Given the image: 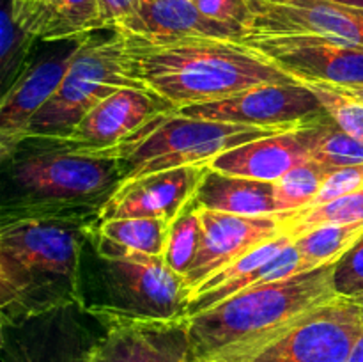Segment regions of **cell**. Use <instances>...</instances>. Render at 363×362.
Wrapping results in <instances>:
<instances>
[{"instance_id": "1", "label": "cell", "mask_w": 363, "mask_h": 362, "mask_svg": "<svg viewBox=\"0 0 363 362\" xmlns=\"http://www.w3.org/2000/svg\"><path fill=\"white\" fill-rule=\"evenodd\" d=\"M96 215L0 220V312L4 327L84 304L82 251Z\"/></svg>"}, {"instance_id": "2", "label": "cell", "mask_w": 363, "mask_h": 362, "mask_svg": "<svg viewBox=\"0 0 363 362\" xmlns=\"http://www.w3.org/2000/svg\"><path fill=\"white\" fill-rule=\"evenodd\" d=\"M124 38L135 77L176 110L233 98L259 85L298 82L236 39Z\"/></svg>"}, {"instance_id": "3", "label": "cell", "mask_w": 363, "mask_h": 362, "mask_svg": "<svg viewBox=\"0 0 363 362\" xmlns=\"http://www.w3.org/2000/svg\"><path fill=\"white\" fill-rule=\"evenodd\" d=\"M333 270L335 265H325L254 286L186 318L191 362H220L268 343L337 297Z\"/></svg>"}, {"instance_id": "4", "label": "cell", "mask_w": 363, "mask_h": 362, "mask_svg": "<svg viewBox=\"0 0 363 362\" xmlns=\"http://www.w3.org/2000/svg\"><path fill=\"white\" fill-rule=\"evenodd\" d=\"M13 194L2 220L39 215H99L124 183V165L112 151L39 146L11 160Z\"/></svg>"}, {"instance_id": "5", "label": "cell", "mask_w": 363, "mask_h": 362, "mask_svg": "<svg viewBox=\"0 0 363 362\" xmlns=\"http://www.w3.org/2000/svg\"><path fill=\"white\" fill-rule=\"evenodd\" d=\"M101 32L80 39L59 89L32 121L25 144L62 141L110 94L123 87H145L135 77L123 32Z\"/></svg>"}, {"instance_id": "6", "label": "cell", "mask_w": 363, "mask_h": 362, "mask_svg": "<svg viewBox=\"0 0 363 362\" xmlns=\"http://www.w3.org/2000/svg\"><path fill=\"white\" fill-rule=\"evenodd\" d=\"M280 131L287 130L199 119L172 110L112 153L123 160L124 181H130L160 170L208 165L222 153Z\"/></svg>"}, {"instance_id": "7", "label": "cell", "mask_w": 363, "mask_h": 362, "mask_svg": "<svg viewBox=\"0 0 363 362\" xmlns=\"http://www.w3.org/2000/svg\"><path fill=\"white\" fill-rule=\"evenodd\" d=\"M96 254L105 261L106 287L112 302L99 311L135 319L186 318L184 277L174 272L163 256L145 254L92 231Z\"/></svg>"}, {"instance_id": "8", "label": "cell", "mask_w": 363, "mask_h": 362, "mask_svg": "<svg viewBox=\"0 0 363 362\" xmlns=\"http://www.w3.org/2000/svg\"><path fill=\"white\" fill-rule=\"evenodd\" d=\"M362 330V300L337 295L268 343L220 362H350Z\"/></svg>"}, {"instance_id": "9", "label": "cell", "mask_w": 363, "mask_h": 362, "mask_svg": "<svg viewBox=\"0 0 363 362\" xmlns=\"http://www.w3.org/2000/svg\"><path fill=\"white\" fill-rule=\"evenodd\" d=\"M240 41L301 84L363 85L362 46L303 34H247Z\"/></svg>"}, {"instance_id": "10", "label": "cell", "mask_w": 363, "mask_h": 362, "mask_svg": "<svg viewBox=\"0 0 363 362\" xmlns=\"http://www.w3.org/2000/svg\"><path fill=\"white\" fill-rule=\"evenodd\" d=\"M103 334L84 350V362H191L186 318L135 319L92 307Z\"/></svg>"}, {"instance_id": "11", "label": "cell", "mask_w": 363, "mask_h": 362, "mask_svg": "<svg viewBox=\"0 0 363 362\" xmlns=\"http://www.w3.org/2000/svg\"><path fill=\"white\" fill-rule=\"evenodd\" d=\"M177 112L199 119L282 130H296L318 117L326 116L314 91L301 82L259 85L233 98L186 106Z\"/></svg>"}, {"instance_id": "12", "label": "cell", "mask_w": 363, "mask_h": 362, "mask_svg": "<svg viewBox=\"0 0 363 362\" xmlns=\"http://www.w3.org/2000/svg\"><path fill=\"white\" fill-rule=\"evenodd\" d=\"M80 41H64L59 52L39 57L21 70L0 103V158L11 162L30 135L39 110L52 99Z\"/></svg>"}, {"instance_id": "13", "label": "cell", "mask_w": 363, "mask_h": 362, "mask_svg": "<svg viewBox=\"0 0 363 362\" xmlns=\"http://www.w3.org/2000/svg\"><path fill=\"white\" fill-rule=\"evenodd\" d=\"M172 110L176 109L151 89L123 87L96 105L66 138L39 146L113 151L160 116Z\"/></svg>"}, {"instance_id": "14", "label": "cell", "mask_w": 363, "mask_h": 362, "mask_svg": "<svg viewBox=\"0 0 363 362\" xmlns=\"http://www.w3.org/2000/svg\"><path fill=\"white\" fill-rule=\"evenodd\" d=\"M201 247L190 272L184 275L188 297L209 277L243 258L266 241L287 234L279 215L241 216L199 206Z\"/></svg>"}, {"instance_id": "15", "label": "cell", "mask_w": 363, "mask_h": 362, "mask_svg": "<svg viewBox=\"0 0 363 362\" xmlns=\"http://www.w3.org/2000/svg\"><path fill=\"white\" fill-rule=\"evenodd\" d=\"M248 34L321 35L363 48V9L325 0H248Z\"/></svg>"}, {"instance_id": "16", "label": "cell", "mask_w": 363, "mask_h": 362, "mask_svg": "<svg viewBox=\"0 0 363 362\" xmlns=\"http://www.w3.org/2000/svg\"><path fill=\"white\" fill-rule=\"evenodd\" d=\"M208 165L160 170L124 181L106 201L98 222L113 219H160L172 222L195 201Z\"/></svg>"}, {"instance_id": "17", "label": "cell", "mask_w": 363, "mask_h": 362, "mask_svg": "<svg viewBox=\"0 0 363 362\" xmlns=\"http://www.w3.org/2000/svg\"><path fill=\"white\" fill-rule=\"evenodd\" d=\"M18 23L43 43L80 41L106 31L98 0H11Z\"/></svg>"}, {"instance_id": "18", "label": "cell", "mask_w": 363, "mask_h": 362, "mask_svg": "<svg viewBox=\"0 0 363 362\" xmlns=\"http://www.w3.org/2000/svg\"><path fill=\"white\" fill-rule=\"evenodd\" d=\"M116 31L144 38H218L236 39L243 28L220 23L202 14L194 0H142L137 14Z\"/></svg>"}, {"instance_id": "19", "label": "cell", "mask_w": 363, "mask_h": 362, "mask_svg": "<svg viewBox=\"0 0 363 362\" xmlns=\"http://www.w3.org/2000/svg\"><path fill=\"white\" fill-rule=\"evenodd\" d=\"M308 160L311 156L298 131L287 130L222 153L208 167L229 176L277 183L289 170Z\"/></svg>"}, {"instance_id": "20", "label": "cell", "mask_w": 363, "mask_h": 362, "mask_svg": "<svg viewBox=\"0 0 363 362\" xmlns=\"http://www.w3.org/2000/svg\"><path fill=\"white\" fill-rule=\"evenodd\" d=\"M195 204L241 216L277 215L275 183L229 176L208 167L195 195Z\"/></svg>"}, {"instance_id": "21", "label": "cell", "mask_w": 363, "mask_h": 362, "mask_svg": "<svg viewBox=\"0 0 363 362\" xmlns=\"http://www.w3.org/2000/svg\"><path fill=\"white\" fill-rule=\"evenodd\" d=\"M296 131L311 160L328 169L363 163V142L344 131L328 114L296 128Z\"/></svg>"}, {"instance_id": "22", "label": "cell", "mask_w": 363, "mask_h": 362, "mask_svg": "<svg viewBox=\"0 0 363 362\" xmlns=\"http://www.w3.org/2000/svg\"><path fill=\"white\" fill-rule=\"evenodd\" d=\"M303 272H308V270L307 266H305L301 254L298 252V248L294 247L293 241V243L287 245L280 254H277L272 261L255 268L254 272H250L247 277H243V279L227 284V286L215 287V290L202 291V293L191 297L186 305V318L199 314V312L208 311V309L222 304L223 300H227V298H230L233 295L241 293V291L245 290H250V287L254 286H261V284L275 283V280H284L287 279V277L298 275V273Z\"/></svg>"}, {"instance_id": "23", "label": "cell", "mask_w": 363, "mask_h": 362, "mask_svg": "<svg viewBox=\"0 0 363 362\" xmlns=\"http://www.w3.org/2000/svg\"><path fill=\"white\" fill-rule=\"evenodd\" d=\"M363 236V222L333 224L312 229L294 240V247L303 258L307 270L325 265H335L346 252H350Z\"/></svg>"}, {"instance_id": "24", "label": "cell", "mask_w": 363, "mask_h": 362, "mask_svg": "<svg viewBox=\"0 0 363 362\" xmlns=\"http://www.w3.org/2000/svg\"><path fill=\"white\" fill-rule=\"evenodd\" d=\"M284 229L293 240L311 233L323 226L333 224H360L363 222V187L353 194L344 195L330 204L319 206L315 209H300L289 215H279Z\"/></svg>"}, {"instance_id": "25", "label": "cell", "mask_w": 363, "mask_h": 362, "mask_svg": "<svg viewBox=\"0 0 363 362\" xmlns=\"http://www.w3.org/2000/svg\"><path fill=\"white\" fill-rule=\"evenodd\" d=\"M332 172L333 169H328L314 160H308L289 170L275 183L277 215H289L307 208Z\"/></svg>"}, {"instance_id": "26", "label": "cell", "mask_w": 363, "mask_h": 362, "mask_svg": "<svg viewBox=\"0 0 363 362\" xmlns=\"http://www.w3.org/2000/svg\"><path fill=\"white\" fill-rule=\"evenodd\" d=\"M169 227L170 222L160 219H113L96 224L94 233L133 251L163 256Z\"/></svg>"}, {"instance_id": "27", "label": "cell", "mask_w": 363, "mask_h": 362, "mask_svg": "<svg viewBox=\"0 0 363 362\" xmlns=\"http://www.w3.org/2000/svg\"><path fill=\"white\" fill-rule=\"evenodd\" d=\"M201 247V215L195 201L170 222L163 258L179 275H186Z\"/></svg>"}, {"instance_id": "28", "label": "cell", "mask_w": 363, "mask_h": 362, "mask_svg": "<svg viewBox=\"0 0 363 362\" xmlns=\"http://www.w3.org/2000/svg\"><path fill=\"white\" fill-rule=\"evenodd\" d=\"M35 39L18 23L11 0H4L0 13V71L2 82L16 78L27 66V57Z\"/></svg>"}, {"instance_id": "29", "label": "cell", "mask_w": 363, "mask_h": 362, "mask_svg": "<svg viewBox=\"0 0 363 362\" xmlns=\"http://www.w3.org/2000/svg\"><path fill=\"white\" fill-rule=\"evenodd\" d=\"M305 85L314 91V94L319 98L325 112L344 131H347L354 138L363 142V105L360 102H357L350 94L340 91L339 87H333V85L312 84V82H308Z\"/></svg>"}, {"instance_id": "30", "label": "cell", "mask_w": 363, "mask_h": 362, "mask_svg": "<svg viewBox=\"0 0 363 362\" xmlns=\"http://www.w3.org/2000/svg\"><path fill=\"white\" fill-rule=\"evenodd\" d=\"M333 287L339 297L363 298V236L335 263Z\"/></svg>"}, {"instance_id": "31", "label": "cell", "mask_w": 363, "mask_h": 362, "mask_svg": "<svg viewBox=\"0 0 363 362\" xmlns=\"http://www.w3.org/2000/svg\"><path fill=\"white\" fill-rule=\"evenodd\" d=\"M363 187V163L360 165L344 167V169L333 170L328 176V180L323 183L321 190L315 195L314 201L303 209H315L319 206L330 204V202L337 201V199L344 197V195L353 194L354 190ZM300 212V209H298Z\"/></svg>"}, {"instance_id": "32", "label": "cell", "mask_w": 363, "mask_h": 362, "mask_svg": "<svg viewBox=\"0 0 363 362\" xmlns=\"http://www.w3.org/2000/svg\"><path fill=\"white\" fill-rule=\"evenodd\" d=\"M197 9L211 20L248 32L252 11L248 0H194Z\"/></svg>"}, {"instance_id": "33", "label": "cell", "mask_w": 363, "mask_h": 362, "mask_svg": "<svg viewBox=\"0 0 363 362\" xmlns=\"http://www.w3.org/2000/svg\"><path fill=\"white\" fill-rule=\"evenodd\" d=\"M106 31H116L137 14L142 0H98Z\"/></svg>"}, {"instance_id": "34", "label": "cell", "mask_w": 363, "mask_h": 362, "mask_svg": "<svg viewBox=\"0 0 363 362\" xmlns=\"http://www.w3.org/2000/svg\"><path fill=\"white\" fill-rule=\"evenodd\" d=\"M84 350L71 351V348H64V350L52 351V353L41 355V357H34V355H25V362H84Z\"/></svg>"}, {"instance_id": "35", "label": "cell", "mask_w": 363, "mask_h": 362, "mask_svg": "<svg viewBox=\"0 0 363 362\" xmlns=\"http://www.w3.org/2000/svg\"><path fill=\"white\" fill-rule=\"evenodd\" d=\"M358 300H362V304H363V298H358ZM350 362H363V330H362L360 337H358L357 344H354L353 353H351V357H350Z\"/></svg>"}, {"instance_id": "36", "label": "cell", "mask_w": 363, "mask_h": 362, "mask_svg": "<svg viewBox=\"0 0 363 362\" xmlns=\"http://www.w3.org/2000/svg\"><path fill=\"white\" fill-rule=\"evenodd\" d=\"M335 87V85H333ZM340 91H344L346 94H350L351 98H354L357 102H360L363 105V85H354V87H339Z\"/></svg>"}, {"instance_id": "37", "label": "cell", "mask_w": 363, "mask_h": 362, "mask_svg": "<svg viewBox=\"0 0 363 362\" xmlns=\"http://www.w3.org/2000/svg\"><path fill=\"white\" fill-rule=\"evenodd\" d=\"M325 2L339 4V6L354 7V9H363V0H325Z\"/></svg>"}, {"instance_id": "38", "label": "cell", "mask_w": 363, "mask_h": 362, "mask_svg": "<svg viewBox=\"0 0 363 362\" xmlns=\"http://www.w3.org/2000/svg\"><path fill=\"white\" fill-rule=\"evenodd\" d=\"M23 2H30V0H23Z\"/></svg>"}]
</instances>
